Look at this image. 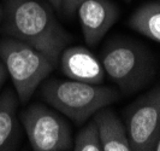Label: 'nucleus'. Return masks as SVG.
I'll return each instance as SVG.
<instances>
[{
	"mask_svg": "<svg viewBox=\"0 0 160 151\" xmlns=\"http://www.w3.org/2000/svg\"><path fill=\"white\" fill-rule=\"evenodd\" d=\"M1 32L43 52L56 64L71 42L51 8L39 0H5Z\"/></svg>",
	"mask_w": 160,
	"mask_h": 151,
	"instance_id": "f257e3e1",
	"label": "nucleus"
},
{
	"mask_svg": "<svg viewBox=\"0 0 160 151\" xmlns=\"http://www.w3.org/2000/svg\"><path fill=\"white\" fill-rule=\"evenodd\" d=\"M41 98L76 123L86 122L96 111L114 103L119 93L108 86L76 80L49 79L41 86Z\"/></svg>",
	"mask_w": 160,
	"mask_h": 151,
	"instance_id": "f03ea898",
	"label": "nucleus"
},
{
	"mask_svg": "<svg viewBox=\"0 0 160 151\" xmlns=\"http://www.w3.org/2000/svg\"><path fill=\"white\" fill-rule=\"evenodd\" d=\"M0 59L8 69L21 103L32 98L57 65L43 52L10 36L0 40Z\"/></svg>",
	"mask_w": 160,
	"mask_h": 151,
	"instance_id": "7ed1b4c3",
	"label": "nucleus"
},
{
	"mask_svg": "<svg viewBox=\"0 0 160 151\" xmlns=\"http://www.w3.org/2000/svg\"><path fill=\"white\" fill-rule=\"evenodd\" d=\"M105 73L124 93L146 86L153 73L148 51L137 41L117 38L107 41L101 51Z\"/></svg>",
	"mask_w": 160,
	"mask_h": 151,
	"instance_id": "20e7f679",
	"label": "nucleus"
},
{
	"mask_svg": "<svg viewBox=\"0 0 160 151\" xmlns=\"http://www.w3.org/2000/svg\"><path fill=\"white\" fill-rule=\"evenodd\" d=\"M23 126L32 150H72L73 139L68 121L58 111L42 103H34L21 112Z\"/></svg>",
	"mask_w": 160,
	"mask_h": 151,
	"instance_id": "39448f33",
	"label": "nucleus"
},
{
	"mask_svg": "<svg viewBox=\"0 0 160 151\" xmlns=\"http://www.w3.org/2000/svg\"><path fill=\"white\" fill-rule=\"evenodd\" d=\"M131 150L152 151L160 135V87L140 97L127 111Z\"/></svg>",
	"mask_w": 160,
	"mask_h": 151,
	"instance_id": "423d86ee",
	"label": "nucleus"
},
{
	"mask_svg": "<svg viewBox=\"0 0 160 151\" xmlns=\"http://www.w3.org/2000/svg\"><path fill=\"white\" fill-rule=\"evenodd\" d=\"M76 11L84 41L89 46H96L119 17V10L111 0H84Z\"/></svg>",
	"mask_w": 160,
	"mask_h": 151,
	"instance_id": "0eeeda50",
	"label": "nucleus"
},
{
	"mask_svg": "<svg viewBox=\"0 0 160 151\" xmlns=\"http://www.w3.org/2000/svg\"><path fill=\"white\" fill-rule=\"evenodd\" d=\"M60 69L69 79L100 85L105 79V69L100 59L83 46L66 47L59 57Z\"/></svg>",
	"mask_w": 160,
	"mask_h": 151,
	"instance_id": "6e6552de",
	"label": "nucleus"
},
{
	"mask_svg": "<svg viewBox=\"0 0 160 151\" xmlns=\"http://www.w3.org/2000/svg\"><path fill=\"white\" fill-rule=\"evenodd\" d=\"M95 121L102 151H130L127 128L116 112L105 106L93 115Z\"/></svg>",
	"mask_w": 160,
	"mask_h": 151,
	"instance_id": "1a4fd4ad",
	"label": "nucleus"
},
{
	"mask_svg": "<svg viewBox=\"0 0 160 151\" xmlns=\"http://www.w3.org/2000/svg\"><path fill=\"white\" fill-rule=\"evenodd\" d=\"M18 97L12 88L0 94V151L13 150L21 137V120L18 119Z\"/></svg>",
	"mask_w": 160,
	"mask_h": 151,
	"instance_id": "9d476101",
	"label": "nucleus"
},
{
	"mask_svg": "<svg viewBox=\"0 0 160 151\" xmlns=\"http://www.w3.org/2000/svg\"><path fill=\"white\" fill-rule=\"evenodd\" d=\"M129 25L146 38L160 44V1L140 6L130 17Z\"/></svg>",
	"mask_w": 160,
	"mask_h": 151,
	"instance_id": "9b49d317",
	"label": "nucleus"
},
{
	"mask_svg": "<svg viewBox=\"0 0 160 151\" xmlns=\"http://www.w3.org/2000/svg\"><path fill=\"white\" fill-rule=\"evenodd\" d=\"M73 151H102L95 121L92 120L81 128L73 139Z\"/></svg>",
	"mask_w": 160,
	"mask_h": 151,
	"instance_id": "f8f14e48",
	"label": "nucleus"
},
{
	"mask_svg": "<svg viewBox=\"0 0 160 151\" xmlns=\"http://www.w3.org/2000/svg\"><path fill=\"white\" fill-rule=\"evenodd\" d=\"M84 0H63L62 4V12L65 13L66 16H71L76 12L77 8Z\"/></svg>",
	"mask_w": 160,
	"mask_h": 151,
	"instance_id": "ddd939ff",
	"label": "nucleus"
},
{
	"mask_svg": "<svg viewBox=\"0 0 160 151\" xmlns=\"http://www.w3.org/2000/svg\"><path fill=\"white\" fill-rule=\"evenodd\" d=\"M8 69H6L5 64L2 63V61L0 59V88L2 87V85L5 84V81H6V79H8Z\"/></svg>",
	"mask_w": 160,
	"mask_h": 151,
	"instance_id": "4468645a",
	"label": "nucleus"
},
{
	"mask_svg": "<svg viewBox=\"0 0 160 151\" xmlns=\"http://www.w3.org/2000/svg\"><path fill=\"white\" fill-rule=\"evenodd\" d=\"M48 3H49L51 6L54 8V10H57L58 12H62V4H63V0H48Z\"/></svg>",
	"mask_w": 160,
	"mask_h": 151,
	"instance_id": "2eb2a0df",
	"label": "nucleus"
},
{
	"mask_svg": "<svg viewBox=\"0 0 160 151\" xmlns=\"http://www.w3.org/2000/svg\"><path fill=\"white\" fill-rule=\"evenodd\" d=\"M154 150L160 151V135H159V138H158V142H157V144H155V148H154Z\"/></svg>",
	"mask_w": 160,
	"mask_h": 151,
	"instance_id": "dca6fc26",
	"label": "nucleus"
},
{
	"mask_svg": "<svg viewBox=\"0 0 160 151\" xmlns=\"http://www.w3.org/2000/svg\"><path fill=\"white\" fill-rule=\"evenodd\" d=\"M2 15H4V8H2L1 4H0V23H1V21H2Z\"/></svg>",
	"mask_w": 160,
	"mask_h": 151,
	"instance_id": "f3484780",
	"label": "nucleus"
},
{
	"mask_svg": "<svg viewBox=\"0 0 160 151\" xmlns=\"http://www.w3.org/2000/svg\"><path fill=\"white\" fill-rule=\"evenodd\" d=\"M127 1H130V0H127Z\"/></svg>",
	"mask_w": 160,
	"mask_h": 151,
	"instance_id": "a211bd4d",
	"label": "nucleus"
}]
</instances>
